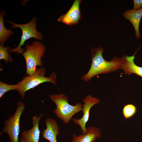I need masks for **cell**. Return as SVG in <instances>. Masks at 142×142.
<instances>
[{"mask_svg": "<svg viewBox=\"0 0 142 142\" xmlns=\"http://www.w3.org/2000/svg\"><path fill=\"white\" fill-rule=\"evenodd\" d=\"M99 99L92 97L90 95H87L83 99L82 111L83 115L80 119L73 118L74 123L78 125L80 127L83 134L86 133L87 130L85 126L90 117V112L91 108L94 105L99 103Z\"/></svg>", "mask_w": 142, "mask_h": 142, "instance_id": "cell-7", "label": "cell"}, {"mask_svg": "<svg viewBox=\"0 0 142 142\" xmlns=\"http://www.w3.org/2000/svg\"><path fill=\"white\" fill-rule=\"evenodd\" d=\"M5 13L4 11L0 12V42L1 43L3 44L14 33L13 31L11 29H7L4 26L3 17Z\"/></svg>", "mask_w": 142, "mask_h": 142, "instance_id": "cell-14", "label": "cell"}, {"mask_svg": "<svg viewBox=\"0 0 142 142\" xmlns=\"http://www.w3.org/2000/svg\"><path fill=\"white\" fill-rule=\"evenodd\" d=\"M133 9H138L142 8V0H134Z\"/></svg>", "mask_w": 142, "mask_h": 142, "instance_id": "cell-18", "label": "cell"}, {"mask_svg": "<svg viewBox=\"0 0 142 142\" xmlns=\"http://www.w3.org/2000/svg\"><path fill=\"white\" fill-rule=\"evenodd\" d=\"M17 84L10 85L4 83L1 81L0 82V98L7 92L12 90H16L17 89Z\"/></svg>", "mask_w": 142, "mask_h": 142, "instance_id": "cell-17", "label": "cell"}, {"mask_svg": "<svg viewBox=\"0 0 142 142\" xmlns=\"http://www.w3.org/2000/svg\"><path fill=\"white\" fill-rule=\"evenodd\" d=\"M49 96L56 106L53 113L65 124H68L75 114L82 110L81 103L78 102L74 105L70 104L68 97L63 93Z\"/></svg>", "mask_w": 142, "mask_h": 142, "instance_id": "cell-2", "label": "cell"}, {"mask_svg": "<svg viewBox=\"0 0 142 142\" xmlns=\"http://www.w3.org/2000/svg\"><path fill=\"white\" fill-rule=\"evenodd\" d=\"M123 16L126 19L131 22L134 27L136 38L138 39L140 38L139 26L142 17V8L127 10L124 13Z\"/></svg>", "mask_w": 142, "mask_h": 142, "instance_id": "cell-13", "label": "cell"}, {"mask_svg": "<svg viewBox=\"0 0 142 142\" xmlns=\"http://www.w3.org/2000/svg\"><path fill=\"white\" fill-rule=\"evenodd\" d=\"M43 114L41 113L38 116L36 115L32 118L33 126L28 130H24L21 133V135L24 142H39L40 131L39 124L40 119Z\"/></svg>", "mask_w": 142, "mask_h": 142, "instance_id": "cell-9", "label": "cell"}, {"mask_svg": "<svg viewBox=\"0 0 142 142\" xmlns=\"http://www.w3.org/2000/svg\"><path fill=\"white\" fill-rule=\"evenodd\" d=\"M81 0H75L68 11L60 17L57 21L68 25L77 24L82 18L80 9Z\"/></svg>", "mask_w": 142, "mask_h": 142, "instance_id": "cell-8", "label": "cell"}, {"mask_svg": "<svg viewBox=\"0 0 142 142\" xmlns=\"http://www.w3.org/2000/svg\"><path fill=\"white\" fill-rule=\"evenodd\" d=\"M101 136V132L98 127L90 126L87 128L85 133L77 136L73 135L71 142H94Z\"/></svg>", "mask_w": 142, "mask_h": 142, "instance_id": "cell-11", "label": "cell"}, {"mask_svg": "<svg viewBox=\"0 0 142 142\" xmlns=\"http://www.w3.org/2000/svg\"><path fill=\"white\" fill-rule=\"evenodd\" d=\"M25 108L24 104L19 102L14 114L11 116L4 123L3 131L9 136L11 142H19L20 119Z\"/></svg>", "mask_w": 142, "mask_h": 142, "instance_id": "cell-6", "label": "cell"}, {"mask_svg": "<svg viewBox=\"0 0 142 142\" xmlns=\"http://www.w3.org/2000/svg\"><path fill=\"white\" fill-rule=\"evenodd\" d=\"M6 21L12 24L11 28L18 27L20 28L22 31V34L19 45L16 48L10 49V52H17L23 54L25 49L21 48V47L24 45L26 41L32 38L39 40H41L43 38V36L41 33L38 32L36 29L37 20L35 17L29 22L24 24H17L11 21Z\"/></svg>", "mask_w": 142, "mask_h": 142, "instance_id": "cell-5", "label": "cell"}, {"mask_svg": "<svg viewBox=\"0 0 142 142\" xmlns=\"http://www.w3.org/2000/svg\"><path fill=\"white\" fill-rule=\"evenodd\" d=\"M139 48L131 56H128L124 54L121 57V69L125 74L130 75L134 73L142 77V67L136 65L134 62L135 55Z\"/></svg>", "mask_w": 142, "mask_h": 142, "instance_id": "cell-10", "label": "cell"}, {"mask_svg": "<svg viewBox=\"0 0 142 142\" xmlns=\"http://www.w3.org/2000/svg\"><path fill=\"white\" fill-rule=\"evenodd\" d=\"M46 72L45 68H39L32 74L23 77L22 80L17 84L16 90L18 92L22 98L25 97L26 91L44 82H49L56 84L57 77L55 72L52 73L49 77H47L44 76Z\"/></svg>", "mask_w": 142, "mask_h": 142, "instance_id": "cell-3", "label": "cell"}, {"mask_svg": "<svg viewBox=\"0 0 142 142\" xmlns=\"http://www.w3.org/2000/svg\"><path fill=\"white\" fill-rule=\"evenodd\" d=\"M9 46L4 47L3 44H0V59H4L6 63L9 62L10 63L13 62L12 58L11 57L9 53Z\"/></svg>", "mask_w": 142, "mask_h": 142, "instance_id": "cell-16", "label": "cell"}, {"mask_svg": "<svg viewBox=\"0 0 142 142\" xmlns=\"http://www.w3.org/2000/svg\"><path fill=\"white\" fill-rule=\"evenodd\" d=\"M20 142H24L22 137L21 138Z\"/></svg>", "mask_w": 142, "mask_h": 142, "instance_id": "cell-19", "label": "cell"}, {"mask_svg": "<svg viewBox=\"0 0 142 142\" xmlns=\"http://www.w3.org/2000/svg\"><path fill=\"white\" fill-rule=\"evenodd\" d=\"M26 51L22 56L26 64V74L29 75L34 73L37 66H43L42 57L45 52V48L41 42L34 41L31 45H27Z\"/></svg>", "mask_w": 142, "mask_h": 142, "instance_id": "cell-4", "label": "cell"}, {"mask_svg": "<svg viewBox=\"0 0 142 142\" xmlns=\"http://www.w3.org/2000/svg\"><path fill=\"white\" fill-rule=\"evenodd\" d=\"M137 112L136 106L132 104H128L124 106L122 109V114L125 119H129L134 115Z\"/></svg>", "mask_w": 142, "mask_h": 142, "instance_id": "cell-15", "label": "cell"}, {"mask_svg": "<svg viewBox=\"0 0 142 142\" xmlns=\"http://www.w3.org/2000/svg\"><path fill=\"white\" fill-rule=\"evenodd\" d=\"M46 128L42 131L43 137L50 142H57V137L59 133L58 124L54 119L47 118L45 120Z\"/></svg>", "mask_w": 142, "mask_h": 142, "instance_id": "cell-12", "label": "cell"}, {"mask_svg": "<svg viewBox=\"0 0 142 142\" xmlns=\"http://www.w3.org/2000/svg\"><path fill=\"white\" fill-rule=\"evenodd\" d=\"M92 63L87 73L81 78L82 80L88 82L94 77L99 74L109 73L121 69V58L114 57L109 61L105 60L102 55L104 49L100 47L94 48L91 47Z\"/></svg>", "mask_w": 142, "mask_h": 142, "instance_id": "cell-1", "label": "cell"}]
</instances>
